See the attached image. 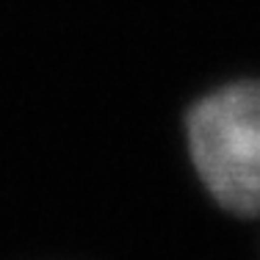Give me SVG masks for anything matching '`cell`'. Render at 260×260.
Returning a JSON list of instances; mask_svg holds the SVG:
<instances>
[{
  "mask_svg": "<svg viewBox=\"0 0 260 260\" xmlns=\"http://www.w3.org/2000/svg\"><path fill=\"white\" fill-rule=\"evenodd\" d=\"M197 175L221 208L260 213V83L213 91L188 116Z\"/></svg>",
  "mask_w": 260,
  "mask_h": 260,
  "instance_id": "6da1fadb",
  "label": "cell"
}]
</instances>
